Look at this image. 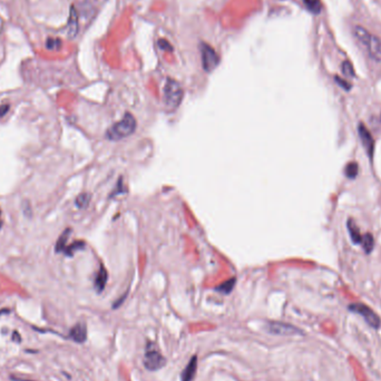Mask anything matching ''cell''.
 <instances>
[{"label":"cell","mask_w":381,"mask_h":381,"mask_svg":"<svg viewBox=\"0 0 381 381\" xmlns=\"http://www.w3.org/2000/svg\"><path fill=\"white\" fill-rule=\"evenodd\" d=\"M2 226V217H1V210H0V229Z\"/></svg>","instance_id":"cell-26"},{"label":"cell","mask_w":381,"mask_h":381,"mask_svg":"<svg viewBox=\"0 0 381 381\" xmlns=\"http://www.w3.org/2000/svg\"><path fill=\"white\" fill-rule=\"evenodd\" d=\"M347 229H348V231H349V234H350L352 242H354L355 244H360V243H361V240H362V235H361V233H360L359 228L357 226V224L355 223V221L352 220V218H349V220H348Z\"/></svg>","instance_id":"cell-13"},{"label":"cell","mask_w":381,"mask_h":381,"mask_svg":"<svg viewBox=\"0 0 381 381\" xmlns=\"http://www.w3.org/2000/svg\"><path fill=\"white\" fill-rule=\"evenodd\" d=\"M358 133H359V137L361 140V143L364 147V151L367 152L369 159H372L374 156V152H375V140L372 137L371 133L369 132V129L367 126L362 123L359 124L358 126Z\"/></svg>","instance_id":"cell-8"},{"label":"cell","mask_w":381,"mask_h":381,"mask_svg":"<svg viewBox=\"0 0 381 381\" xmlns=\"http://www.w3.org/2000/svg\"><path fill=\"white\" fill-rule=\"evenodd\" d=\"M342 72L347 77H355V75H356L355 71H354V66H352L351 63L348 62V60L343 62V64H342Z\"/></svg>","instance_id":"cell-21"},{"label":"cell","mask_w":381,"mask_h":381,"mask_svg":"<svg viewBox=\"0 0 381 381\" xmlns=\"http://www.w3.org/2000/svg\"><path fill=\"white\" fill-rule=\"evenodd\" d=\"M235 283H237V279H235V278L226 280V281L223 282L222 285L216 286L215 290L217 291V292H220L222 294H230L233 291V289H234Z\"/></svg>","instance_id":"cell-15"},{"label":"cell","mask_w":381,"mask_h":381,"mask_svg":"<svg viewBox=\"0 0 381 381\" xmlns=\"http://www.w3.org/2000/svg\"><path fill=\"white\" fill-rule=\"evenodd\" d=\"M107 279H108V274H107L106 269H105L103 265H100L98 273L96 274L95 282H94V286H95L97 292L98 293L103 292L104 289H105V286H106V283H107Z\"/></svg>","instance_id":"cell-12"},{"label":"cell","mask_w":381,"mask_h":381,"mask_svg":"<svg viewBox=\"0 0 381 381\" xmlns=\"http://www.w3.org/2000/svg\"><path fill=\"white\" fill-rule=\"evenodd\" d=\"M70 338L77 343H84L87 340V327L84 322L76 323L70 331Z\"/></svg>","instance_id":"cell-9"},{"label":"cell","mask_w":381,"mask_h":381,"mask_svg":"<svg viewBox=\"0 0 381 381\" xmlns=\"http://www.w3.org/2000/svg\"><path fill=\"white\" fill-rule=\"evenodd\" d=\"M334 79H335V82L338 83V85H339L340 87H342L343 89H346V91H350V89H351V84L348 83L346 79L340 78V77H338V76H335Z\"/></svg>","instance_id":"cell-23"},{"label":"cell","mask_w":381,"mask_h":381,"mask_svg":"<svg viewBox=\"0 0 381 381\" xmlns=\"http://www.w3.org/2000/svg\"><path fill=\"white\" fill-rule=\"evenodd\" d=\"M84 248H85V243L83 241H76L74 243H71V245H67L64 252L65 254L68 255V257H71V255H74V253H76L77 251L83 250Z\"/></svg>","instance_id":"cell-19"},{"label":"cell","mask_w":381,"mask_h":381,"mask_svg":"<svg viewBox=\"0 0 381 381\" xmlns=\"http://www.w3.org/2000/svg\"><path fill=\"white\" fill-rule=\"evenodd\" d=\"M71 232V230L67 229V230H65L62 234H60L58 241H57V243H56V248H55L56 252L57 253L64 252L65 249H66V246H67V241H68V238H70Z\"/></svg>","instance_id":"cell-14"},{"label":"cell","mask_w":381,"mask_h":381,"mask_svg":"<svg viewBox=\"0 0 381 381\" xmlns=\"http://www.w3.org/2000/svg\"><path fill=\"white\" fill-rule=\"evenodd\" d=\"M266 330L269 333L274 335H297L303 334V331L300 328L293 326L291 323L281 321H269L266 323Z\"/></svg>","instance_id":"cell-7"},{"label":"cell","mask_w":381,"mask_h":381,"mask_svg":"<svg viewBox=\"0 0 381 381\" xmlns=\"http://www.w3.org/2000/svg\"><path fill=\"white\" fill-rule=\"evenodd\" d=\"M6 313H9V310H7V309H2V310H0V317H1L2 314H6Z\"/></svg>","instance_id":"cell-25"},{"label":"cell","mask_w":381,"mask_h":381,"mask_svg":"<svg viewBox=\"0 0 381 381\" xmlns=\"http://www.w3.org/2000/svg\"><path fill=\"white\" fill-rule=\"evenodd\" d=\"M8 109H9V105H7V104L1 105V106H0V117H2L3 115H5L6 113L8 112Z\"/></svg>","instance_id":"cell-24"},{"label":"cell","mask_w":381,"mask_h":381,"mask_svg":"<svg viewBox=\"0 0 381 381\" xmlns=\"http://www.w3.org/2000/svg\"><path fill=\"white\" fill-rule=\"evenodd\" d=\"M197 371V356L194 355L181 372V381H193Z\"/></svg>","instance_id":"cell-10"},{"label":"cell","mask_w":381,"mask_h":381,"mask_svg":"<svg viewBox=\"0 0 381 381\" xmlns=\"http://www.w3.org/2000/svg\"><path fill=\"white\" fill-rule=\"evenodd\" d=\"M89 201H91V194L83 193L76 198V205L79 209H85L89 204Z\"/></svg>","instance_id":"cell-20"},{"label":"cell","mask_w":381,"mask_h":381,"mask_svg":"<svg viewBox=\"0 0 381 381\" xmlns=\"http://www.w3.org/2000/svg\"><path fill=\"white\" fill-rule=\"evenodd\" d=\"M68 31L67 35L70 38H74L78 32V16H77L75 7H71L70 10V18H68Z\"/></svg>","instance_id":"cell-11"},{"label":"cell","mask_w":381,"mask_h":381,"mask_svg":"<svg viewBox=\"0 0 381 381\" xmlns=\"http://www.w3.org/2000/svg\"><path fill=\"white\" fill-rule=\"evenodd\" d=\"M361 243H362L364 252H366L367 254H370L371 251L374 250V248H375V238H374V237H372V234L367 233L366 235H364V237H362Z\"/></svg>","instance_id":"cell-16"},{"label":"cell","mask_w":381,"mask_h":381,"mask_svg":"<svg viewBox=\"0 0 381 381\" xmlns=\"http://www.w3.org/2000/svg\"><path fill=\"white\" fill-rule=\"evenodd\" d=\"M165 357L161 354L159 348L153 341H147L146 347H145V355H144V367L148 371H157L160 369L166 366Z\"/></svg>","instance_id":"cell-4"},{"label":"cell","mask_w":381,"mask_h":381,"mask_svg":"<svg viewBox=\"0 0 381 381\" xmlns=\"http://www.w3.org/2000/svg\"><path fill=\"white\" fill-rule=\"evenodd\" d=\"M354 35L355 37L358 39L360 44H362L364 48H366L368 54L370 55L372 59H375L376 62H381V40L377 37V36L372 35L367 29H364L363 27L357 25L354 27Z\"/></svg>","instance_id":"cell-1"},{"label":"cell","mask_w":381,"mask_h":381,"mask_svg":"<svg viewBox=\"0 0 381 381\" xmlns=\"http://www.w3.org/2000/svg\"><path fill=\"white\" fill-rule=\"evenodd\" d=\"M62 45V42L58 38H48L46 42V46L48 49H58Z\"/></svg>","instance_id":"cell-22"},{"label":"cell","mask_w":381,"mask_h":381,"mask_svg":"<svg viewBox=\"0 0 381 381\" xmlns=\"http://www.w3.org/2000/svg\"><path fill=\"white\" fill-rule=\"evenodd\" d=\"M348 308H349V310L351 312H354V313L361 315V317L364 319V321H366L371 328H374V329H379L380 328L381 320L379 318V315L377 314L374 310L370 309L368 306L363 305V303L357 302V303H352V305H350Z\"/></svg>","instance_id":"cell-5"},{"label":"cell","mask_w":381,"mask_h":381,"mask_svg":"<svg viewBox=\"0 0 381 381\" xmlns=\"http://www.w3.org/2000/svg\"><path fill=\"white\" fill-rule=\"evenodd\" d=\"M303 2H305L307 9L311 11V13H313L315 15L321 13L322 3L320 0H303Z\"/></svg>","instance_id":"cell-17"},{"label":"cell","mask_w":381,"mask_h":381,"mask_svg":"<svg viewBox=\"0 0 381 381\" xmlns=\"http://www.w3.org/2000/svg\"><path fill=\"white\" fill-rule=\"evenodd\" d=\"M184 92L181 84L175 79L167 78L165 80L163 88V102L166 109L175 111L183 100Z\"/></svg>","instance_id":"cell-3"},{"label":"cell","mask_w":381,"mask_h":381,"mask_svg":"<svg viewBox=\"0 0 381 381\" xmlns=\"http://www.w3.org/2000/svg\"><path fill=\"white\" fill-rule=\"evenodd\" d=\"M358 172H359V166L357 162H350V163L346 166V168H344V174H346V176L348 178H350V180L356 178L357 175H358Z\"/></svg>","instance_id":"cell-18"},{"label":"cell","mask_w":381,"mask_h":381,"mask_svg":"<svg viewBox=\"0 0 381 381\" xmlns=\"http://www.w3.org/2000/svg\"><path fill=\"white\" fill-rule=\"evenodd\" d=\"M137 121L131 113H126L123 119L112 125L106 132V137L111 141H119L131 136L136 131Z\"/></svg>","instance_id":"cell-2"},{"label":"cell","mask_w":381,"mask_h":381,"mask_svg":"<svg viewBox=\"0 0 381 381\" xmlns=\"http://www.w3.org/2000/svg\"><path fill=\"white\" fill-rule=\"evenodd\" d=\"M198 48H200L202 66H203L204 71L208 72L213 71L220 64V57H218L217 52L214 50L212 46H210L206 43H201Z\"/></svg>","instance_id":"cell-6"}]
</instances>
